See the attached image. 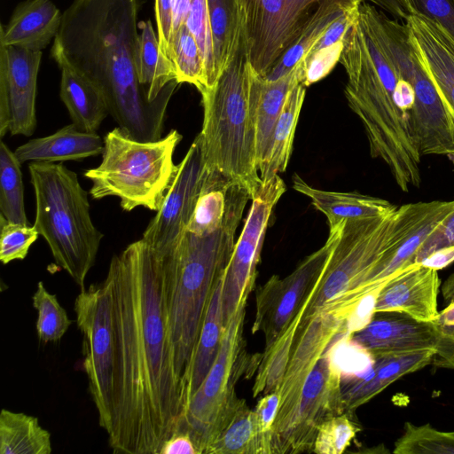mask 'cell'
Returning a JSON list of instances; mask_svg holds the SVG:
<instances>
[{
  "label": "cell",
  "mask_w": 454,
  "mask_h": 454,
  "mask_svg": "<svg viewBox=\"0 0 454 454\" xmlns=\"http://www.w3.org/2000/svg\"><path fill=\"white\" fill-rule=\"evenodd\" d=\"M115 329L113 422L115 453L160 454L185 411L176 373L159 262L142 239L114 254L106 278Z\"/></svg>",
  "instance_id": "6da1fadb"
},
{
  "label": "cell",
  "mask_w": 454,
  "mask_h": 454,
  "mask_svg": "<svg viewBox=\"0 0 454 454\" xmlns=\"http://www.w3.org/2000/svg\"><path fill=\"white\" fill-rule=\"evenodd\" d=\"M339 62L348 77V105L362 122L372 157L387 166L403 192L419 187L422 155L411 117L413 78L421 64L405 23L379 18L373 5L363 1Z\"/></svg>",
  "instance_id": "7a4b0ae2"
},
{
  "label": "cell",
  "mask_w": 454,
  "mask_h": 454,
  "mask_svg": "<svg viewBox=\"0 0 454 454\" xmlns=\"http://www.w3.org/2000/svg\"><path fill=\"white\" fill-rule=\"evenodd\" d=\"M138 0H73L53 45L100 90L108 114L139 141L162 137L168 102L179 84L150 101L138 81Z\"/></svg>",
  "instance_id": "3957f363"
},
{
  "label": "cell",
  "mask_w": 454,
  "mask_h": 454,
  "mask_svg": "<svg viewBox=\"0 0 454 454\" xmlns=\"http://www.w3.org/2000/svg\"><path fill=\"white\" fill-rule=\"evenodd\" d=\"M249 200L247 190L240 188L223 223L216 231L197 235L185 230L165 254L156 257L174 366L186 405L206 313L215 289L223 279L236 231Z\"/></svg>",
  "instance_id": "277c9868"
},
{
  "label": "cell",
  "mask_w": 454,
  "mask_h": 454,
  "mask_svg": "<svg viewBox=\"0 0 454 454\" xmlns=\"http://www.w3.org/2000/svg\"><path fill=\"white\" fill-rule=\"evenodd\" d=\"M251 67L240 38L215 84L202 91L203 124L199 134L204 169L241 185L251 200L262 185L256 160Z\"/></svg>",
  "instance_id": "5b68a950"
},
{
  "label": "cell",
  "mask_w": 454,
  "mask_h": 454,
  "mask_svg": "<svg viewBox=\"0 0 454 454\" xmlns=\"http://www.w3.org/2000/svg\"><path fill=\"white\" fill-rule=\"evenodd\" d=\"M409 203L373 217L347 219L300 322L331 312L386 263L431 207Z\"/></svg>",
  "instance_id": "8992f818"
},
{
  "label": "cell",
  "mask_w": 454,
  "mask_h": 454,
  "mask_svg": "<svg viewBox=\"0 0 454 454\" xmlns=\"http://www.w3.org/2000/svg\"><path fill=\"white\" fill-rule=\"evenodd\" d=\"M28 171L35 198L33 225L56 264L82 289L103 239L92 222L88 193L62 163L33 161Z\"/></svg>",
  "instance_id": "52a82bcc"
},
{
  "label": "cell",
  "mask_w": 454,
  "mask_h": 454,
  "mask_svg": "<svg viewBox=\"0 0 454 454\" xmlns=\"http://www.w3.org/2000/svg\"><path fill=\"white\" fill-rule=\"evenodd\" d=\"M182 135L172 129L156 141H139L116 127L104 137L101 163L87 169L94 200L117 197L124 211H158L176 175L174 152Z\"/></svg>",
  "instance_id": "ba28073f"
},
{
  "label": "cell",
  "mask_w": 454,
  "mask_h": 454,
  "mask_svg": "<svg viewBox=\"0 0 454 454\" xmlns=\"http://www.w3.org/2000/svg\"><path fill=\"white\" fill-rule=\"evenodd\" d=\"M246 306H240L225 327L218 355L197 391L190 398L177 432L190 434L198 454H206L239 399L235 386L243 375L254 372L262 354L249 356L243 338Z\"/></svg>",
  "instance_id": "9c48e42d"
},
{
  "label": "cell",
  "mask_w": 454,
  "mask_h": 454,
  "mask_svg": "<svg viewBox=\"0 0 454 454\" xmlns=\"http://www.w3.org/2000/svg\"><path fill=\"white\" fill-rule=\"evenodd\" d=\"M74 309L82 334V367L89 393L97 409L98 424L107 434L114 415L116 347L109 281L105 278L81 289Z\"/></svg>",
  "instance_id": "30bf717a"
},
{
  "label": "cell",
  "mask_w": 454,
  "mask_h": 454,
  "mask_svg": "<svg viewBox=\"0 0 454 454\" xmlns=\"http://www.w3.org/2000/svg\"><path fill=\"white\" fill-rule=\"evenodd\" d=\"M329 1L364 0H238L240 33L253 74L265 78Z\"/></svg>",
  "instance_id": "8fae6325"
},
{
  "label": "cell",
  "mask_w": 454,
  "mask_h": 454,
  "mask_svg": "<svg viewBox=\"0 0 454 454\" xmlns=\"http://www.w3.org/2000/svg\"><path fill=\"white\" fill-rule=\"evenodd\" d=\"M343 222L329 230L325 245L307 256L292 273L283 278L273 275L257 290L252 331L263 334L264 350L276 342L302 310L320 280Z\"/></svg>",
  "instance_id": "7c38bea8"
},
{
  "label": "cell",
  "mask_w": 454,
  "mask_h": 454,
  "mask_svg": "<svg viewBox=\"0 0 454 454\" xmlns=\"http://www.w3.org/2000/svg\"><path fill=\"white\" fill-rule=\"evenodd\" d=\"M278 175L262 182L252 198V205L242 231L234 245L222 288V309L224 328L238 309L247 304L254 288L262 242L272 210L286 192Z\"/></svg>",
  "instance_id": "4fadbf2b"
},
{
  "label": "cell",
  "mask_w": 454,
  "mask_h": 454,
  "mask_svg": "<svg viewBox=\"0 0 454 454\" xmlns=\"http://www.w3.org/2000/svg\"><path fill=\"white\" fill-rule=\"evenodd\" d=\"M350 339L371 356L431 349L432 365L454 370V328L398 312H375Z\"/></svg>",
  "instance_id": "5bb4252c"
},
{
  "label": "cell",
  "mask_w": 454,
  "mask_h": 454,
  "mask_svg": "<svg viewBox=\"0 0 454 454\" xmlns=\"http://www.w3.org/2000/svg\"><path fill=\"white\" fill-rule=\"evenodd\" d=\"M343 412L340 371L325 350L308 376L294 413L273 442L271 454L312 452L321 424Z\"/></svg>",
  "instance_id": "9a60e30c"
},
{
  "label": "cell",
  "mask_w": 454,
  "mask_h": 454,
  "mask_svg": "<svg viewBox=\"0 0 454 454\" xmlns=\"http://www.w3.org/2000/svg\"><path fill=\"white\" fill-rule=\"evenodd\" d=\"M204 176L202 148L198 135L177 165L162 204L141 238L155 257L165 254L185 231L200 193Z\"/></svg>",
  "instance_id": "2e32d148"
},
{
  "label": "cell",
  "mask_w": 454,
  "mask_h": 454,
  "mask_svg": "<svg viewBox=\"0 0 454 454\" xmlns=\"http://www.w3.org/2000/svg\"><path fill=\"white\" fill-rule=\"evenodd\" d=\"M340 333H348L343 322L332 313L323 312L308 321H299L290 358L276 390L279 395V403L273 424L271 448L288 426L308 376Z\"/></svg>",
  "instance_id": "e0dca14e"
},
{
  "label": "cell",
  "mask_w": 454,
  "mask_h": 454,
  "mask_svg": "<svg viewBox=\"0 0 454 454\" xmlns=\"http://www.w3.org/2000/svg\"><path fill=\"white\" fill-rule=\"evenodd\" d=\"M42 51L0 44V137H30L36 128V83Z\"/></svg>",
  "instance_id": "ac0fdd59"
},
{
  "label": "cell",
  "mask_w": 454,
  "mask_h": 454,
  "mask_svg": "<svg viewBox=\"0 0 454 454\" xmlns=\"http://www.w3.org/2000/svg\"><path fill=\"white\" fill-rule=\"evenodd\" d=\"M438 270L416 262L389 278L378 291L373 312H398L423 321L436 319L441 289Z\"/></svg>",
  "instance_id": "d6986e66"
},
{
  "label": "cell",
  "mask_w": 454,
  "mask_h": 454,
  "mask_svg": "<svg viewBox=\"0 0 454 454\" xmlns=\"http://www.w3.org/2000/svg\"><path fill=\"white\" fill-rule=\"evenodd\" d=\"M404 22L418 58L454 128V38L439 23L420 12L411 15Z\"/></svg>",
  "instance_id": "ffe728a7"
},
{
  "label": "cell",
  "mask_w": 454,
  "mask_h": 454,
  "mask_svg": "<svg viewBox=\"0 0 454 454\" xmlns=\"http://www.w3.org/2000/svg\"><path fill=\"white\" fill-rule=\"evenodd\" d=\"M435 351L431 349L396 354L373 355L364 372L340 378L344 412L353 413L400 378L432 365Z\"/></svg>",
  "instance_id": "44dd1931"
},
{
  "label": "cell",
  "mask_w": 454,
  "mask_h": 454,
  "mask_svg": "<svg viewBox=\"0 0 454 454\" xmlns=\"http://www.w3.org/2000/svg\"><path fill=\"white\" fill-rule=\"evenodd\" d=\"M298 83H301L299 65L275 81L259 77L251 70L250 98L254 112L259 174L270 158L275 126L285 102L290 91Z\"/></svg>",
  "instance_id": "7402d4cb"
},
{
  "label": "cell",
  "mask_w": 454,
  "mask_h": 454,
  "mask_svg": "<svg viewBox=\"0 0 454 454\" xmlns=\"http://www.w3.org/2000/svg\"><path fill=\"white\" fill-rule=\"evenodd\" d=\"M62 13L51 0L20 3L6 25L0 26V44L42 51L56 37Z\"/></svg>",
  "instance_id": "603a6c76"
},
{
  "label": "cell",
  "mask_w": 454,
  "mask_h": 454,
  "mask_svg": "<svg viewBox=\"0 0 454 454\" xmlns=\"http://www.w3.org/2000/svg\"><path fill=\"white\" fill-rule=\"evenodd\" d=\"M51 56L61 72L59 96L69 113L72 123L81 130L97 132L109 114L100 90L76 70L53 44Z\"/></svg>",
  "instance_id": "cb8c5ba5"
},
{
  "label": "cell",
  "mask_w": 454,
  "mask_h": 454,
  "mask_svg": "<svg viewBox=\"0 0 454 454\" xmlns=\"http://www.w3.org/2000/svg\"><path fill=\"white\" fill-rule=\"evenodd\" d=\"M103 149L104 138L97 132L81 130L71 123L50 136L27 141L17 147L14 153L21 163H54L96 156Z\"/></svg>",
  "instance_id": "d4e9b609"
},
{
  "label": "cell",
  "mask_w": 454,
  "mask_h": 454,
  "mask_svg": "<svg viewBox=\"0 0 454 454\" xmlns=\"http://www.w3.org/2000/svg\"><path fill=\"white\" fill-rule=\"evenodd\" d=\"M293 188L310 199L316 209L327 218L329 230L344 220L388 214L397 206L388 200L354 192H331L314 188L298 175L293 176Z\"/></svg>",
  "instance_id": "484cf974"
},
{
  "label": "cell",
  "mask_w": 454,
  "mask_h": 454,
  "mask_svg": "<svg viewBox=\"0 0 454 454\" xmlns=\"http://www.w3.org/2000/svg\"><path fill=\"white\" fill-rule=\"evenodd\" d=\"M137 71L138 81L145 89L150 101L158 99L176 82V71L171 60L161 51L158 35L151 20L138 24Z\"/></svg>",
  "instance_id": "4316f807"
},
{
  "label": "cell",
  "mask_w": 454,
  "mask_h": 454,
  "mask_svg": "<svg viewBox=\"0 0 454 454\" xmlns=\"http://www.w3.org/2000/svg\"><path fill=\"white\" fill-rule=\"evenodd\" d=\"M51 434L36 417L2 409L0 454H51Z\"/></svg>",
  "instance_id": "83f0119b"
},
{
  "label": "cell",
  "mask_w": 454,
  "mask_h": 454,
  "mask_svg": "<svg viewBox=\"0 0 454 454\" xmlns=\"http://www.w3.org/2000/svg\"><path fill=\"white\" fill-rule=\"evenodd\" d=\"M223 280L215 289L199 337L188 388V402L205 380L220 350L225 329L222 309Z\"/></svg>",
  "instance_id": "f1b7e54d"
},
{
  "label": "cell",
  "mask_w": 454,
  "mask_h": 454,
  "mask_svg": "<svg viewBox=\"0 0 454 454\" xmlns=\"http://www.w3.org/2000/svg\"><path fill=\"white\" fill-rule=\"evenodd\" d=\"M361 3L329 1L323 4L294 43L263 79L275 81L290 73L307 56L331 24Z\"/></svg>",
  "instance_id": "f546056e"
},
{
  "label": "cell",
  "mask_w": 454,
  "mask_h": 454,
  "mask_svg": "<svg viewBox=\"0 0 454 454\" xmlns=\"http://www.w3.org/2000/svg\"><path fill=\"white\" fill-rule=\"evenodd\" d=\"M305 94L306 87L301 83L295 85L288 94L275 126L270 158L260 172L262 182H267L286 169Z\"/></svg>",
  "instance_id": "4dcf8cb0"
},
{
  "label": "cell",
  "mask_w": 454,
  "mask_h": 454,
  "mask_svg": "<svg viewBox=\"0 0 454 454\" xmlns=\"http://www.w3.org/2000/svg\"><path fill=\"white\" fill-rule=\"evenodd\" d=\"M216 80L231 60L240 38L238 0H207Z\"/></svg>",
  "instance_id": "1f68e13d"
},
{
  "label": "cell",
  "mask_w": 454,
  "mask_h": 454,
  "mask_svg": "<svg viewBox=\"0 0 454 454\" xmlns=\"http://www.w3.org/2000/svg\"><path fill=\"white\" fill-rule=\"evenodd\" d=\"M206 454H261L254 411L244 399H239Z\"/></svg>",
  "instance_id": "d6a6232c"
},
{
  "label": "cell",
  "mask_w": 454,
  "mask_h": 454,
  "mask_svg": "<svg viewBox=\"0 0 454 454\" xmlns=\"http://www.w3.org/2000/svg\"><path fill=\"white\" fill-rule=\"evenodd\" d=\"M21 162L1 139L0 215L12 223L29 224L24 204Z\"/></svg>",
  "instance_id": "836d02e7"
},
{
  "label": "cell",
  "mask_w": 454,
  "mask_h": 454,
  "mask_svg": "<svg viewBox=\"0 0 454 454\" xmlns=\"http://www.w3.org/2000/svg\"><path fill=\"white\" fill-rule=\"evenodd\" d=\"M300 318L301 312L276 342L262 353L254 384L252 388L254 397L266 395L278 389L290 358Z\"/></svg>",
  "instance_id": "e575fe53"
},
{
  "label": "cell",
  "mask_w": 454,
  "mask_h": 454,
  "mask_svg": "<svg viewBox=\"0 0 454 454\" xmlns=\"http://www.w3.org/2000/svg\"><path fill=\"white\" fill-rule=\"evenodd\" d=\"M170 60L179 84L190 83L200 93L207 89L204 61L199 46L186 25L180 28L171 43Z\"/></svg>",
  "instance_id": "d590c367"
},
{
  "label": "cell",
  "mask_w": 454,
  "mask_h": 454,
  "mask_svg": "<svg viewBox=\"0 0 454 454\" xmlns=\"http://www.w3.org/2000/svg\"><path fill=\"white\" fill-rule=\"evenodd\" d=\"M395 454H454V432L437 430L429 424L405 422L395 440Z\"/></svg>",
  "instance_id": "8d00e7d4"
},
{
  "label": "cell",
  "mask_w": 454,
  "mask_h": 454,
  "mask_svg": "<svg viewBox=\"0 0 454 454\" xmlns=\"http://www.w3.org/2000/svg\"><path fill=\"white\" fill-rule=\"evenodd\" d=\"M32 301L38 313L35 325L38 340L44 344L59 341L73 321L69 319L57 296L49 293L43 283L39 281Z\"/></svg>",
  "instance_id": "74e56055"
},
{
  "label": "cell",
  "mask_w": 454,
  "mask_h": 454,
  "mask_svg": "<svg viewBox=\"0 0 454 454\" xmlns=\"http://www.w3.org/2000/svg\"><path fill=\"white\" fill-rule=\"evenodd\" d=\"M454 262V208L434 227L419 248L415 262L437 270Z\"/></svg>",
  "instance_id": "f35d334b"
},
{
  "label": "cell",
  "mask_w": 454,
  "mask_h": 454,
  "mask_svg": "<svg viewBox=\"0 0 454 454\" xmlns=\"http://www.w3.org/2000/svg\"><path fill=\"white\" fill-rule=\"evenodd\" d=\"M351 414V412H343L324 421L317 430L312 452L317 454L343 453L360 430Z\"/></svg>",
  "instance_id": "ab89813d"
},
{
  "label": "cell",
  "mask_w": 454,
  "mask_h": 454,
  "mask_svg": "<svg viewBox=\"0 0 454 454\" xmlns=\"http://www.w3.org/2000/svg\"><path fill=\"white\" fill-rule=\"evenodd\" d=\"M185 25L193 35L202 56L208 89L215 84L216 77L207 0H192Z\"/></svg>",
  "instance_id": "60d3db41"
},
{
  "label": "cell",
  "mask_w": 454,
  "mask_h": 454,
  "mask_svg": "<svg viewBox=\"0 0 454 454\" xmlns=\"http://www.w3.org/2000/svg\"><path fill=\"white\" fill-rule=\"evenodd\" d=\"M38 236L34 225L8 222L0 215L1 262L8 264L15 260H24Z\"/></svg>",
  "instance_id": "b9f144b4"
},
{
  "label": "cell",
  "mask_w": 454,
  "mask_h": 454,
  "mask_svg": "<svg viewBox=\"0 0 454 454\" xmlns=\"http://www.w3.org/2000/svg\"><path fill=\"white\" fill-rule=\"evenodd\" d=\"M343 41L331 47L309 53L298 65L301 82L305 87L325 77L340 60Z\"/></svg>",
  "instance_id": "7bdbcfd3"
},
{
  "label": "cell",
  "mask_w": 454,
  "mask_h": 454,
  "mask_svg": "<svg viewBox=\"0 0 454 454\" xmlns=\"http://www.w3.org/2000/svg\"><path fill=\"white\" fill-rule=\"evenodd\" d=\"M278 403L279 395L273 391L263 395L254 409L261 454H271L272 429Z\"/></svg>",
  "instance_id": "ee69618b"
},
{
  "label": "cell",
  "mask_w": 454,
  "mask_h": 454,
  "mask_svg": "<svg viewBox=\"0 0 454 454\" xmlns=\"http://www.w3.org/2000/svg\"><path fill=\"white\" fill-rule=\"evenodd\" d=\"M418 12L435 20L454 38V0H415Z\"/></svg>",
  "instance_id": "f6af8a7d"
},
{
  "label": "cell",
  "mask_w": 454,
  "mask_h": 454,
  "mask_svg": "<svg viewBox=\"0 0 454 454\" xmlns=\"http://www.w3.org/2000/svg\"><path fill=\"white\" fill-rule=\"evenodd\" d=\"M172 6L173 0H155L157 35L160 50L168 59L172 27Z\"/></svg>",
  "instance_id": "bcb514c9"
},
{
  "label": "cell",
  "mask_w": 454,
  "mask_h": 454,
  "mask_svg": "<svg viewBox=\"0 0 454 454\" xmlns=\"http://www.w3.org/2000/svg\"><path fill=\"white\" fill-rule=\"evenodd\" d=\"M391 17L405 21L411 15L418 13L415 0H364Z\"/></svg>",
  "instance_id": "7dc6e473"
},
{
  "label": "cell",
  "mask_w": 454,
  "mask_h": 454,
  "mask_svg": "<svg viewBox=\"0 0 454 454\" xmlns=\"http://www.w3.org/2000/svg\"><path fill=\"white\" fill-rule=\"evenodd\" d=\"M160 454H198V451L188 433L176 432L165 442Z\"/></svg>",
  "instance_id": "c3c4849f"
},
{
  "label": "cell",
  "mask_w": 454,
  "mask_h": 454,
  "mask_svg": "<svg viewBox=\"0 0 454 454\" xmlns=\"http://www.w3.org/2000/svg\"><path fill=\"white\" fill-rule=\"evenodd\" d=\"M192 0H173L172 6V27L169 41V59L170 47L173 40L180 28L185 25L186 20L191 8ZM172 62V61H171Z\"/></svg>",
  "instance_id": "681fc988"
},
{
  "label": "cell",
  "mask_w": 454,
  "mask_h": 454,
  "mask_svg": "<svg viewBox=\"0 0 454 454\" xmlns=\"http://www.w3.org/2000/svg\"><path fill=\"white\" fill-rule=\"evenodd\" d=\"M436 320L442 325L454 328V301L448 303V305L439 312Z\"/></svg>",
  "instance_id": "f907efd6"
},
{
  "label": "cell",
  "mask_w": 454,
  "mask_h": 454,
  "mask_svg": "<svg viewBox=\"0 0 454 454\" xmlns=\"http://www.w3.org/2000/svg\"><path fill=\"white\" fill-rule=\"evenodd\" d=\"M441 291L445 302L454 301V272L445 279L441 286Z\"/></svg>",
  "instance_id": "816d5d0a"
}]
</instances>
